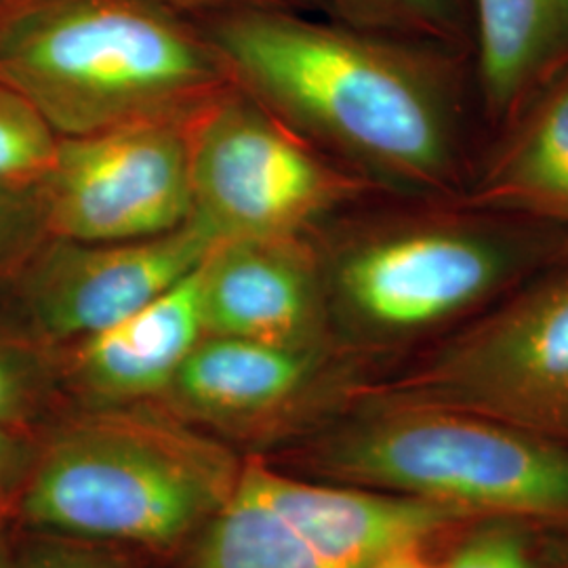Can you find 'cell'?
Listing matches in <instances>:
<instances>
[{
	"instance_id": "ffe728a7",
	"label": "cell",
	"mask_w": 568,
	"mask_h": 568,
	"mask_svg": "<svg viewBox=\"0 0 568 568\" xmlns=\"http://www.w3.org/2000/svg\"><path fill=\"white\" fill-rule=\"evenodd\" d=\"M58 365V352L26 337H0V426H7L37 405Z\"/></svg>"
},
{
	"instance_id": "e0dca14e",
	"label": "cell",
	"mask_w": 568,
	"mask_h": 568,
	"mask_svg": "<svg viewBox=\"0 0 568 568\" xmlns=\"http://www.w3.org/2000/svg\"><path fill=\"white\" fill-rule=\"evenodd\" d=\"M335 20L453 49L464 32L459 0H325Z\"/></svg>"
},
{
	"instance_id": "3957f363",
	"label": "cell",
	"mask_w": 568,
	"mask_h": 568,
	"mask_svg": "<svg viewBox=\"0 0 568 568\" xmlns=\"http://www.w3.org/2000/svg\"><path fill=\"white\" fill-rule=\"evenodd\" d=\"M0 82L55 138L187 121L234 82L203 26L161 0H28L0 18Z\"/></svg>"
},
{
	"instance_id": "5bb4252c",
	"label": "cell",
	"mask_w": 568,
	"mask_h": 568,
	"mask_svg": "<svg viewBox=\"0 0 568 568\" xmlns=\"http://www.w3.org/2000/svg\"><path fill=\"white\" fill-rule=\"evenodd\" d=\"M455 199L568 227V63L499 131Z\"/></svg>"
},
{
	"instance_id": "7a4b0ae2",
	"label": "cell",
	"mask_w": 568,
	"mask_h": 568,
	"mask_svg": "<svg viewBox=\"0 0 568 568\" xmlns=\"http://www.w3.org/2000/svg\"><path fill=\"white\" fill-rule=\"evenodd\" d=\"M335 342L467 323L568 253V227L457 199L375 192L310 232Z\"/></svg>"
},
{
	"instance_id": "52a82bcc",
	"label": "cell",
	"mask_w": 568,
	"mask_h": 568,
	"mask_svg": "<svg viewBox=\"0 0 568 568\" xmlns=\"http://www.w3.org/2000/svg\"><path fill=\"white\" fill-rule=\"evenodd\" d=\"M394 392L568 448V253L450 333Z\"/></svg>"
},
{
	"instance_id": "ac0fdd59",
	"label": "cell",
	"mask_w": 568,
	"mask_h": 568,
	"mask_svg": "<svg viewBox=\"0 0 568 568\" xmlns=\"http://www.w3.org/2000/svg\"><path fill=\"white\" fill-rule=\"evenodd\" d=\"M49 239L37 180L0 178V293Z\"/></svg>"
},
{
	"instance_id": "44dd1931",
	"label": "cell",
	"mask_w": 568,
	"mask_h": 568,
	"mask_svg": "<svg viewBox=\"0 0 568 568\" xmlns=\"http://www.w3.org/2000/svg\"><path fill=\"white\" fill-rule=\"evenodd\" d=\"M443 568H532L523 541L508 528H485L453 551Z\"/></svg>"
},
{
	"instance_id": "5b68a950",
	"label": "cell",
	"mask_w": 568,
	"mask_h": 568,
	"mask_svg": "<svg viewBox=\"0 0 568 568\" xmlns=\"http://www.w3.org/2000/svg\"><path fill=\"white\" fill-rule=\"evenodd\" d=\"M339 478L459 509L568 523V448L450 406L389 396L328 450Z\"/></svg>"
},
{
	"instance_id": "4fadbf2b",
	"label": "cell",
	"mask_w": 568,
	"mask_h": 568,
	"mask_svg": "<svg viewBox=\"0 0 568 568\" xmlns=\"http://www.w3.org/2000/svg\"><path fill=\"white\" fill-rule=\"evenodd\" d=\"M337 352L339 345L288 347L204 335L164 398L217 422L276 417L333 384Z\"/></svg>"
},
{
	"instance_id": "9c48e42d",
	"label": "cell",
	"mask_w": 568,
	"mask_h": 568,
	"mask_svg": "<svg viewBox=\"0 0 568 568\" xmlns=\"http://www.w3.org/2000/svg\"><path fill=\"white\" fill-rule=\"evenodd\" d=\"M213 246L190 222L163 236L126 243L49 236L0 295L16 302L34 339L58 352L161 297Z\"/></svg>"
},
{
	"instance_id": "ba28073f",
	"label": "cell",
	"mask_w": 568,
	"mask_h": 568,
	"mask_svg": "<svg viewBox=\"0 0 568 568\" xmlns=\"http://www.w3.org/2000/svg\"><path fill=\"white\" fill-rule=\"evenodd\" d=\"M190 121L58 138L37 180L49 236L126 243L190 222Z\"/></svg>"
},
{
	"instance_id": "8fae6325",
	"label": "cell",
	"mask_w": 568,
	"mask_h": 568,
	"mask_svg": "<svg viewBox=\"0 0 568 568\" xmlns=\"http://www.w3.org/2000/svg\"><path fill=\"white\" fill-rule=\"evenodd\" d=\"M248 483L331 568H371L466 518L459 509L396 493L321 487L265 467H246Z\"/></svg>"
},
{
	"instance_id": "d4e9b609",
	"label": "cell",
	"mask_w": 568,
	"mask_h": 568,
	"mask_svg": "<svg viewBox=\"0 0 568 568\" xmlns=\"http://www.w3.org/2000/svg\"><path fill=\"white\" fill-rule=\"evenodd\" d=\"M9 453H11V438L7 436V429H4V426H0V469L7 466Z\"/></svg>"
},
{
	"instance_id": "9a60e30c",
	"label": "cell",
	"mask_w": 568,
	"mask_h": 568,
	"mask_svg": "<svg viewBox=\"0 0 568 568\" xmlns=\"http://www.w3.org/2000/svg\"><path fill=\"white\" fill-rule=\"evenodd\" d=\"M483 114L499 133L568 63V0H471Z\"/></svg>"
},
{
	"instance_id": "cb8c5ba5",
	"label": "cell",
	"mask_w": 568,
	"mask_h": 568,
	"mask_svg": "<svg viewBox=\"0 0 568 568\" xmlns=\"http://www.w3.org/2000/svg\"><path fill=\"white\" fill-rule=\"evenodd\" d=\"M371 568H438L434 565H429L426 558L419 554V548L405 549V551H398L394 556H387L386 560L377 562L375 567Z\"/></svg>"
},
{
	"instance_id": "d6986e66",
	"label": "cell",
	"mask_w": 568,
	"mask_h": 568,
	"mask_svg": "<svg viewBox=\"0 0 568 568\" xmlns=\"http://www.w3.org/2000/svg\"><path fill=\"white\" fill-rule=\"evenodd\" d=\"M58 138L34 110L0 82V178L39 180L53 159Z\"/></svg>"
},
{
	"instance_id": "7c38bea8",
	"label": "cell",
	"mask_w": 568,
	"mask_h": 568,
	"mask_svg": "<svg viewBox=\"0 0 568 568\" xmlns=\"http://www.w3.org/2000/svg\"><path fill=\"white\" fill-rule=\"evenodd\" d=\"M199 267L121 323L58 349L61 377L103 405L164 396L206 335Z\"/></svg>"
},
{
	"instance_id": "6da1fadb",
	"label": "cell",
	"mask_w": 568,
	"mask_h": 568,
	"mask_svg": "<svg viewBox=\"0 0 568 568\" xmlns=\"http://www.w3.org/2000/svg\"><path fill=\"white\" fill-rule=\"evenodd\" d=\"M232 82L386 194L455 199L471 175L450 49L293 9L194 18Z\"/></svg>"
},
{
	"instance_id": "30bf717a",
	"label": "cell",
	"mask_w": 568,
	"mask_h": 568,
	"mask_svg": "<svg viewBox=\"0 0 568 568\" xmlns=\"http://www.w3.org/2000/svg\"><path fill=\"white\" fill-rule=\"evenodd\" d=\"M199 276L206 335L288 347L339 345L310 234L215 244Z\"/></svg>"
},
{
	"instance_id": "2e32d148",
	"label": "cell",
	"mask_w": 568,
	"mask_h": 568,
	"mask_svg": "<svg viewBox=\"0 0 568 568\" xmlns=\"http://www.w3.org/2000/svg\"><path fill=\"white\" fill-rule=\"evenodd\" d=\"M187 568H331L241 474Z\"/></svg>"
},
{
	"instance_id": "7402d4cb",
	"label": "cell",
	"mask_w": 568,
	"mask_h": 568,
	"mask_svg": "<svg viewBox=\"0 0 568 568\" xmlns=\"http://www.w3.org/2000/svg\"><path fill=\"white\" fill-rule=\"evenodd\" d=\"M164 4L182 11L190 18H203L225 11L241 9H293V11H318L325 9V0H161Z\"/></svg>"
},
{
	"instance_id": "8992f818",
	"label": "cell",
	"mask_w": 568,
	"mask_h": 568,
	"mask_svg": "<svg viewBox=\"0 0 568 568\" xmlns=\"http://www.w3.org/2000/svg\"><path fill=\"white\" fill-rule=\"evenodd\" d=\"M375 192L236 84L190 121V224L213 244L304 236Z\"/></svg>"
},
{
	"instance_id": "277c9868",
	"label": "cell",
	"mask_w": 568,
	"mask_h": 568,
	"mask_svg": "<svg viewBox=\"0 0 568 568\" xmlns=\"http://www.w3.org/2000/svg\"><path fill=\"white\" fill-rule=\"evenodd\" d=\"M55 447L26 511L77 537L175 541L222 508L239 480L213 445L150 413H91Z\"/></svg>"
},
{
	"instance_id": "603a6c76",
	"label": "cell",
	"mask_w": 568,
	"mask_h": 568,
	"mask_svg": "<svg viewBox=\"0 0 568 568\" xmlns=\"http://www.w3.org/2000/svg\"><path fill=\"white\" fill-rule=\"evenodd\" d=\"M34 568H112L108 562L98 560L93 556H84V554H60L53 558L42 560L39 567Z\"/></svg>"
},
{
	"instance_id": "484cf974",
	"label": "cell",
	"mask_w": 568,
	"mask_h": 568,
	"mask_svg": "<svg viewBox=\"0 0 568 568\" xmlns=\"http://www.w3.org/2000/svg\"><path fill=\"white\" fill-rule=\"evenodd\" d=\"M23 2H28V0H0V18L9 11H13L16 7H20Z\"/></svg>"
}]
</instances>
